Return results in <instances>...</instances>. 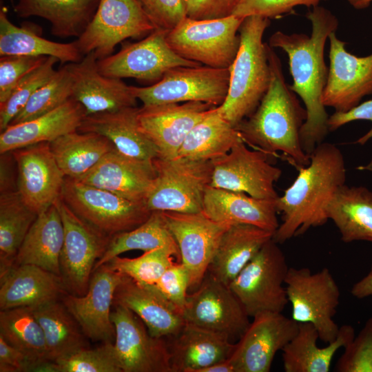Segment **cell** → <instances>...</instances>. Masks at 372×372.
Wrapping results in <instances>:
<instances>
[{"mask_svg": "<svg viewBox=\"0 0 372 372\" xmlns=\"http://www.w3.org/2000/svg\"><path fill=\"white\" fill-rule=\"evenodd\" d=\"M37 216L17 191L0 194V275L14 266L18 251Z\"/></svg>", "mask_w": 372, "mask_h": 372, "instance_id": "42", "label": "cell"}, {"mask_svg": "<svg viewBox=\"0 0 372 372\" xmlns=\"http://www.w3.org/2000/svg\"><path fill=\"white\" fill-rule=\"evenodd\" d=\"M273 236L254 225H231L223 234L207 273L229 285Z\"/></svg>", "mask_w": 372, "mask_h": 372, "instance_id": "31", "label": "cell"}, {"mask_svg": "<svg viewBox=\"0 0 372 372\" xmlns=\"http://www.w3.org/2000/svg\"><path fill=\"white\" fill-rule=\"evenodd\" d=\"M240 141H243L236 128L214 107L189 132L177 156L211 161L228 153Z\"/></svg>", "mask_w": 372, "mask_h": 372, "instance_id": "39", "label": "cell"}, {"mask_svg": "<svg viewBox=\"0 0 372 372\" xmlns=\"http://www.w3.org/2000/svg\"><path fill=\"white\" fill-rule=\"evenodd\" d=\"M175 259L178 261L172 250L158 248L144 252L143 255L134 258L118 256L105 264L112 270L126 275L142 285L152 286L175 262Z\"/></svg>", "mask_w": 372, "mask_h": 372, "instance_id": "44", "label": "cell"}, {"mask_svg": "<svg viewBox=\"0 0 372 372\" xmlns=\"http://www.w3.org/2000/svg\"><path fill=\"white\" fill-rule=\"evenodd\" d=\"M335 366L337 372H372V317L344 348Z\"/></svg>", "mask_w": 372, "mask_h": 372, "instance_id": "47", "label": "cell"}, {"mask_svg": "<svg viewBox=\"0 0 372 372\" xmlns=\"http://www.w3.org/2000/svg\"><path fill=\"white\" fill-rule=\"evenodd\" d=\"M289 268L283 251L272 238L229 285L250 318L282 312L289 303L285 288Z\"/></svg>", "mask_w": 372, "mask_h": 372, "instance_id": "9", "label": "cell"}, {"mask_svg": "<svg viewBox=\"0 0 372 372\" xmlns=\"http://www.w3.org/2000/svg\"><path fill=\"white\" fill-rule=\"evenodd\" d=\"M63 239L62 220L54 204L37 216L18 251L14 266L32 265L61 276Z\"/></svg>", "mask_w": 372, "mask_h": 372, "instance_id": "33", "label": "cell"}, {"mask_svg": "<svg viewBox=\"0 0 372 372\" xmlns=\"http://www.w3.org/2000/svg\"><path fill=\"white\" fill-rule=\"evenodd\" d=\"M156 29L171 30L187 17V0H138Z\"/></svg>", "mask_w": 372, "mask_h": 372, "instance_id": "50", "label": "cell"}, {"mask_svg": "<svg viewBox=\"0 0 372 372\" xmlns=\"http://www.w3.org/2000/svg\"><path fill=\"white\" fill-rule=\"evenodd\" d=\"M72 76L65 64L34 93L9 125L34 119L59 107L72 98Z\"/></svg>", "mask_w": 372, "mask_h": 372, "instance_id": "43", "label": "cell"}, {"mask_svg": "<svg viewBox=\"0 0 372 372\" xmlns=\"http://www.w3.org/2000/svg\"><path fill=\"white\" fill-rule=\"evenodd\" d=\"M267 49L269 87L256 110L236 128L245 144L269 156L281 152L297 167L307 166L310 156L304 152L300 138L306 109L286 83L278 54L268 43Z\"/></svg>", "mask_w": 372, "mask_h": 372, "instance_id": "3", "label": "cell"}, {"mask_svg": "<svg viewBox=\"0 0 372 372\" xmlns=\"http://www.w3.org/2000/svg\"><path fill=\"white\" fill-rule=\"evenodd\" d=\"M158 248L172 250L180 262L178 247L167 226L163 212L155 211L136 228L111 236L105 253L96 262L93 271L124 252L131 250L146 252Z\"/></svg>", "mask_w": 372, "mask_h": 372, "instance_id": "41", "label": "cell"}, {"mask_svg": "<svg viewBox=\"0 0 372 372\" xmlns=\"http://www.w3.org/2000/svg\"><path fill=\"white\" fill-rule=\"evenodd\" d=\"M97 60L90 52L79 62L67 63L73 79L72 98L83 106L86 115L136 107L138 99L131 85L102 74Z\"/></svg>", "mask_w": 372, "mask_h": 372, "instance_id": "23", "label": "cell"}, {"mask_svg": "<svg viewBox=\"0 0 372 372\" xmlns=\"http://www.w3.org/2000/svg\"><path fill=\"white\" fill-rule=\"evenodd\" d=\"M50 146L64 175L75 180L87 174L115 147L103 135L78 130L59 137Z\"/></svg>", "mask_w": 372, "mask_h": 372, "instance_id": "38", "label": "cell"}, {"mask_svg": "<svg viewBox=\"0 0 372 372\" xmlns=\"http://www.w3.org/2000/svg\"><path fill=\"white\" fill-rule=\"evenodd\" d=\"M214 107L200 101L143 105L138 110V126L157 147L160 157L175 158L191 130Z\"/></svg>", "mask_w": 372, "mask_h": 372, "instance_id": "22", "label": "cell"}, {"mask_svg": "<svg viewBox=\"0 0 372 372\" xmlns=\"http://www.w3.org/2000/svg\"><path fill=\"white\" fill-rule=\"evenodd\" d=\"M12 153L17 167V192L23 203L39 215L61 197L65 176L50 143L31 145Z\"/></svg>", "mask_w": 372, "mask_h": 372, "instance_id": "20", "label": "cell"}, {"mask_svg": "<svg viewBox=\"0 0 372 372\" xmlns=\"http://www.w3.org/2000/svg\"><path fill=\"white\" fill-rule=\"evenodd\" d=\"M0 194L17 191V167L12 152L0 154Z\"/></svg>", "mask_w": 372, "mask_h": 372, "instance_id": "55", "label": "cell"}, {"mask_svg": "<svg viewBox=\"0 0 372 372\" xmlns=\"http://www.w3.org/2000/svg\"><path fill=\"white\" fill-rule=\"evenodd\" d=\"M349 5L356 10L367 8L372 3V0H345Z\"/></svg>", "mask_w": 372, "mask_h": 372, "instance_id": "58", "label": "cell"}, {"mask_svg": "<svg viewBox=\"0 0 372 372\" xmlns=\"http://www.w3.org/2000/svg\"><path fill=\"white\" fill-rule=\"evenodd\" d=\"M199 372H235L234 369L229 359L206 366Z\"/></svg>", "mask_w": 372, "mask_h": 372, "instance_id": "57", "label": "cell"}, {"mask_svg": "<svg viewBox=\"0 0 372 372\" xmlns=\"http://www.w3.org/2000/svg\"><path fill=\"white\" fill-rule=\"evenodd\" d=\"M359 120L370 121L372 123V99L360 103L346 112H334L329 116L328 127L329 132H333L350 122ZM372 138V127L355 143L364 145Z\"/></svg>", "mask_w": 372, "mask_h": 372, "instance_id": "53", "label": "cell"}, {"mask_svg": "<svg viewBox=\"0 0 372 372\" xmlns=\"http://www.w3.org/2000/svg\"><path fill=\"white\" fill-rule=\"evenodd\" d=\"M86 116L83 106L70 99L55 110L34 119L9 125L0 134V154L40 143H51L77 131Z\"/></svg>", "mask_w": 372, "mask_h": 372, "instance_id": "28", "label": "cell"}, {"mask_svg": "<svg viewBox=\"0 0 372 372\" xmlns=\"http://www.w3.org/2000/svg\"><path fill=\"white\" fill-rule=\"evenodd\" d=\"M114 304L132 311L154 337H173L185 323L183 311L156 287L142 285L124 274L114 292Z\"/></svg>", "mask_w": 372, "mask_h": 372, "instance_id": "25", "label": "cell"}, {"mask_svg": "<svg viewBox=\"0 0 372 372\" xmlns=\"http://www.w3.org/2000/svg\"><path fill=\"white\" fill-rule=\"evenodd\" d=\"M306 17L311 23L310 36L277 31L268 44L287 54L293 79L289 87L302 100L307 111L300 138L304 152L310 156L329 132V116L322 102L329 73L324 54L326 42L330 34L336 32L339 21L329 10L319 6L309 10Z\"/></svg>", "mask_w": 372, "mask_h": 372, "instance_id": "1", "label": "cell"}, {"mask_svg": "<svg viewBox=\"0 0 372 372\" xmlns=\"http://www.w3.org/2000/svg\"><path fill=\"white\" fill-rule=\"evenodd\" d=\"M171 338L168 346L172 372H199L228 359L235 348L227 336L186 322Z\"/></svg>", "mask_w": 372, "mask_h": 372, "instance_id": "30", "label": "cell"}, {"mask_svg": "<svg viewBox=\"0 0 372 372\" xmlns=\"http://www.w3.org/2000/svg\"><path fill=\"white\" fill-rule=\"evenodd\" d=\"M240 0H187V17L196 20L216 19L233 14Z\"/></svg>", "mask_w": 372, "mask_h": 372, "instance_id": "52", "label": "cell"}, {"mask_svg": "<svg viewBox=\"0 0 372 372\" xmlns=\"http://www.w3.org/2000/svg\"><path fill=\"white\" fill-rule=\"evenodd\" d=\"M269 25V19L249 16L240 26L239 50L229 68L228 92L224 102L217 107L220 114L233 127L256 110L269 87L271 70L267 43L262 39Z\"/></svg>", "mask_w": 372, "mask_h": 372, "instance_id": "4", "label": "cell"}, {"mask_svg": "<svg viewBox=\"0 0 372 372\" xmlns=\"http://www.w3.org/2000/svg\"><path fill=\"white\" fill-rule=\"evenodd\" d=\"M351 293L358 299L372 296V265L369 273L352 286Z\"/></svg>", "mask_w": 372, "mask_h": 372, "instance_id": "56", "label": "cell"}, {"mask_svg": "<svg viewBox=\"0 0 372 372\" xmlns=\"http://www.w3.org/2000/svg\"><path fill=\"white\" fill-rule=\"evenodd\" d=\"M114 352L122 372H172L164 338L152 336L141 319L128 308L114 304Z\"/></svg>", "mask_w": 372, "mask_h": 372, "instance_id": "15", "label": "cell"}, {"mask_svg": "<svg viewBox=\"0 0 372 372\" xmlns=\"http://www.w3.org/2000/svg\"><path fill=\"white\" fill-rule=\"evenodd\" d=\"M48 56L6 55L0 56V103L10 96L19 82Z\"/></svg>", "mask_w": 372, "mask_h": 372, "instance_id": "48", "label": "cell"}, {"mask_svg": "<svg viewBox=\"0 0 372 372\" xmlns=\"http://www.w3.org/2000/svg\"><path fill=\"white\" fill-rule=\"evenodd\" d=\"M0 336L32 362L34 371L50 362L42 327L31 307L1 310Z\"/></svg>", "mask_w": 372, "mask_h": 372, "instance_id": "40", "label": "cell"}, {"mask_svg": "<svg viewBox=\"0 0 372 372\" xmlns=\"http://www.w3.org/2000/svg\"><path fill=\"white\" fill-rule=\"evenodd\" d=\"M298 325L279 312H264L253 317L228 358L234 371H270L276 354L294 337Z\"/></svg>", "mask_w": 372, "mask_h": 372, "instance_id": "18", "label": "cell"}, {"mask_svg": "<svg viewBox=\"0 0 372 372\" xmlns=\"http://www.w3.org/2000/svg\"><path fill=\"white\" fill-rule=\"evenodd\" d=\"M31 308L42 327L50 362L89 348L88 338L61 300Z\"/></svg>", "mask_w": 372, "mask_h": 372, "instance_id": "37", "label": "cell"}, {"mask_svg": "<svg viewBox=\"0 0 372 372\" xmlns=\"http://www.w3.org/2000/svg\"><path fill=\"white\" fill-rule=\"evenodd\" d=\"M156 29L138 0H100L95 14L75 42L85 56L101 59L128 38L148 35Z\"/></svg>", "mask_w": 372, "mask_h": 372, "instance_id": "12", "label": "cell"}, {"mask_svg": "<svg viewBox=\"0 0 372 372\" xmlns=\"http://www.w3.org/2000/svg\"><path fill=\"white\" fill-rule=\"evenodd\" d=\"M54 204L64 229L61 277L67 293L81 296L88 289L95 264L105 253L111 236L79 217L61 197Z\"/></svg>", "mask_w": 372, "mask_h": 372, "instance_id": "11", "label": "cell"}, {"mask_svg": "<svg viewBox=\"0 0 372 372\" xmlns=\"http://www.w3.org/2000/svg\"><path fill=\"white\" fill-rule=\"evenodd\" d=\"M183 315L186 323L239 340L250 324L249 316L229 285L207 273L196 290L188 294Z\"/></svg>", "mask_w": 372, "mask_h": 372, "instance_id": "16", "label": "cell"}, {"mask_svg": "<svg viewBox=\"0 0 372 372\" xmlns=\"http://www.w3.org/2000/svg\"><path fill=\"white\" fill-rule=\"evenodd\" d=\"M41 372H122L114 342H105L94 349L86 348L66 358L48 362Z\"/></svg>", "mask_w": 372, "mask_h": 372, "instance_id": "45", "label": "cell"}, {"mask_svg": "<svg viewBox=\"0 0 372 372\" xmlns=\"http://www.w3.org/2000/svg\"><path fill=\"white\" fill-rule=\"evenodd\" d=\"M152 286L183 311L188 295L189 279L185 267L180 262H174Z\"/></svg>", "mask_w": 372, "mask_h": 372, "instance_id": "51", "label": "cell"}, {"mask_svg": "<svg viewBox=\"0 0 372 372\" xmlns=\"http://www.w3.org/2000/svg\"><path fill=\"white\" fill-rule=\"evenodd\" d=\"M355 337L352 326L344 324L336 338L327 347L317 344L319 334L310 323H299L294 337L282 350L285 372H329L336 352L344 348Z\"/></svg>", "mask_w": 372, "mask_h": 372, "instance_id": "32", "label": "cell"}, {"mask_svg": "<svg viewBox=\"0 0 372 372\" xmlns=\"http://www.w3.org/2000/svg\"><path fill=\"white\" fill-rule=\"evenodd\" d=\"M155 176L153 161L130 157L114 147L76 180L145 203Z\"/></svg>", "mask_w": 372, "mask_h": 372, "instance_id": "24", "label": "cell"}, {"mask_svg": "<svg viewBox=\"0 0 372 372\" xmlns=\"http://www.w3.org/2000/svg\"><path fill=\"white\" fill-rule=\"evenodd\" d=\"M123 275L107 264L102 265L93 271L85 295L67 293L61 298L88 339L103 343L115 339L110 314L114 292Z\"/></svg>", "mask_w": 372, "mask_h": 372, "instance_id": "21", "label": "cell"}, {"mask_svg": "<svg viewBox=\"0 0 372 372\" xmlns=\"http://www.w3.org/2000/svg\"><path fill=\"white\" fill-rule=\"evenodd\" d=\"M291 318L298 323H310L319 338L333 342L340 327L333 318L340 304V291L331 271L324 267L312 273L307 267H289L285 279Z\"/></svg>", "mask_w": 372, "mask_h": 372, "instance_id": "7", "label": "cell"}, {"mask_svg": "<svg viewBox=\"0 0 372 372\" xmlns=\"http://www.w3.org/2000/svg\"><path fill=\"white\" fill-rule=\"evenodd\" d=\"M345 181L342 152L335 145L322 142L310 155L309 164L299 167L295 180L276 199L282 223L273 240L283 243L327 223L329 206Z\"/></svg>", "mask_w": 372, "mask_h": 372, "instance_id": "2", "label": "cell"}, {"mask_svg": "<svg viewBox=\"0 0 372 372\" xmlns=\"http://www.w3.org/2000/svg\"><path fill=\"white\" fill-rule=\"evenodd\" d=\"M179 249L180 262L189 279V289L197 288L207 273L220 240L231 224L211 219L203 211H162Z\"/></svg>", "mask_w": 372, "mask_h": 372, "instance_id": "17", "label": "cell"}, {"mask_svg": "<svg viewBox=\"0 0 372 372\" xmlns=\"http://www.w3.org/2000/svg\"><path fill=\"white\" fill-rule=\"evenodd\" d=\"M244 18L231 15L216 19L186 17L168 31L169 48L182 58L200 64L229 68L240 47L239 28Z\"/></svg>", "mask_w": 372, "mask_h": 372, "instance_id": "6", "label": "cell"}, {"mask_svg": "<svg viewBox=\"0 0 372 372\" xmlns=\"http://www.w3.org/2000/svg\"><path fill=\"white\" fill-rule=\"evenodd\" d=\"M0 280L1 310L37 307L67 293L60 276L32 265L13 266Z\"/></svg>", "mask_w": 372, "mask_h": 372, "instance_id": "26", "label": "cell"}, {"mask_svg": "<svg viewBox=\"0 0 372 372\" xmlns=\"http://www.w3.org/2000/svg\"><path fill=\"white\" fill-rule=\"evenodd\" d=\"M138 110L136 106L86 115L78 131L103 135L123 154L141 161H153L160 157V152L139 128Z\"/></svg>", "mask_w": 372, "mask_h": 372, "instance_id": "29", "label": "cell"}, {"mask_svg": "<svg viewBox=\"0 0 372 372\" xmlns=\"http://www.w3.org/2000/svg\"><path fill=\"white\" fill-rule=\"evenodd\" d=\"M61 198L81 219L109 236L130 231L152 214L144 202L65 177Z\"/></svg>", "mask_w": 372, "mask_h": 372, "instance_id": "8", "label": "cell"}, {"mask_svg": "<svg viewBox=\"0 0 372 372\" xmlns=\"http://www.w3.org/2000/svg\"><path fill=\"white\" fill-rule=\"evenodd\" d=\"M229 79V68L176 66L150 86L131 85V88L145 106L200 101L218 107L227 96Z\"/></svg>", "mask_w": 372, "mask_h": 372, "instance_id": "10", "label": "cell"}, {"mask_svg": "<svg viewBox=\"0 0 372 372\" xmlns=\"http://www.w3.org/2000/svg\"><path fill=\"white\" fill-rule=\"evenodd\" d=\"M324 1L327 0H240L232 15L242 18L260 16L276 19L291 12L297 6L313 8Z\"/></svg>", "mask_w": 372, "mask_h": 372, "instance_id": "49", "label": "cell"}, {"mask_svg": "<svg viewBox=\"0 0 372 372\" xmlns=\"http://www.w3.org/2000/svg\"><path fill=\"white\" fill-rule=\"evenodd\" d=\"M100 0H17L13 9L23 18L39 17L50 23L51 34L79 37L92 20Z\"/></svg>", "mask_w": 372, "mask_h": 372, "instance_id": "34", "label": "cell"}, {"mask_svg": "<svg viewBox=\"0 0 372 372\" xmlns=\"http://www.w3.org/2000/svg\"><path fill=\"white\" fill-rule=\"evenodd\" d=\"M328 217L343 242H372V192L367 188L344 185L329 206Z\"/></svg>", "mask_w": 372, "mask_h": 372, "instance_id": "36", "label": "cell"}, {"mask_svg": "<svg viewBox=\"0 0 372 372\" xmlns=\"http://www.w3.org/2000/svg\"><path fill=\"white\" fill-rule=\"evenodd\" d=\"M202 211L216 221L251 225L273 234L280 225L276 199L256 198L210 185L205 192Z\"/></svg>", "mask_w": 372, "mask_h": 372, "instance_id": "27", "label": "cell"}, {"mask_svg": "<svg viewBox=\"0 0 372 372\" xmlns=\"http://www.w3.org/2000/svg\"><path fill=\"white\" fill-rule=\"evenodd\" d=\"M167 32L155 29L138 42L122 43L118 52L97 60L99 72L110 77L156 83L172 68L201 65L176 54L167 42Z\"/></svg>", "mask_w": 372, "mask_h": 372, "instance_id": "13", "label": "cell"}, {"mask_svg": "<svg viewBox=\"0 0 372 372\" xmlns=\"http://www.w3.org/2000/svg\"><path fill=\"white\" fill-rule=\"evenodd\" d=\"M153 164L156 176L145 201L151 211H203L205 192L211 181V161L158 157Z\"/></svg>", "mask_w": 372, "mask_h": 372, "instance_id": "5", "label": "cell"}, {"mask_svg": "<svg viewBox=\"0 0 372 372\" xmlns=\"http://www.w3.org/2000/svg\"><path fill=\"white\" fill-rule=\"evenodd\" d=\"M335 32L328 39L329 68L322 102L325 107L342 113L372 94V54L358 56L349 53L345 48L347 43L339 39Z\"/></svg>", "mask_w": 372, "mask_h": 372, "instance_id": "19", "label": "cell"}, {"mask_svg": "<svg viewBox=\"0 0 372 372\" xmlns=\"http://www.w3.org/2000/svg\"><path fill=\"white\" fill-rule=\"evenodd\" d=\"M41 28L32 23L19 27L3 9L0 11V56H54L62 63L79 62L84 56L74 41L59 43L41 35Z\"/></svg>", "mask_w": 372, "mask_h": 372, "instance_id": "35", "label": "cell"}, {"mask_svg": "<svg viewBox=\"0 0 372 372\" xmlns=\"http://www.w3.org/2000/svg\"><path fill=\"white\" fill-rule=\"evenodd\" d=\"M58 61L54 56H48L19 82L6 101L0 103L1 132L9 125L34 93L54 75Z\"/></svg>", "mask_w": 372, "mask_h": 372, "instance_id": "46", "label": "cell"}, {"mask_svg": "<svg viewBox=\"0 0 372 372\" xmlns=\"http://www.w3.org/2000/svg\"><path fill=\"white\" fill-rule=\"evenodd\" d=\"M269 156L260 150L250 149L244 141L239 142L228 153L211 161L210 186L260 199H277L274 184L282 171L269 163Z\"/></svg>", "mask_w": 372, "mask_h": 372, "instance_id": "14", "label": "cell"}, {"mask_svg": "<svg viewBox=\"0 0 372 372\" xmlns=\"http://www.w3.org/2000/svg\"><path fill=\"white\" fill-rule=\"evenodd\" d=\"M32 362L19 350L9 344L0 336V371H34Z\"/></svg>", "mask_w": 372, "mask_h": 372, "instance_id": "54", "label": "cell"}]
</instances>
